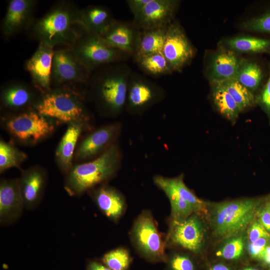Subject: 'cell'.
<instances>
[{"instance_id":"cell-1","label":"cell","mask_w":270,"mask_h":270,"mask_svg":"<svg viewBox=\"0 0 270 270\" xmlns=\"http://www.w3.org/2000/svg\"><path fill=\"white\" fill-rule=\"evenodd\" d=\"M80 10L70 0H60L36 20L28 34L32 38L51 48L71 46L87 30L80 20Z\"/></svg>"},{"instance_id":"cell-2","label":"cell","mask_w":270,"mask_h":270,"mask_svg":"<svg viewBox=\"0 0 270 270\" xmlns=\"http://www.w3.org/2000/svg\"><path fill=\"white\" fill-rule=\"evenodd\" d=\"M132 72L126 64L117 62L102 66L92 72L88 85L102 114L115 116L125 107Z\"/></svg>"},{"instance_id":"cell-3","label":"cell","mask_w":270,"mask_h":270,"mask_svg":"<svg viewBox=\"0 0 270 270\" xmlns=\"http://www.w3.org/2000/svg\"><path fill=\"white\" fill-rule=\"evenodd\" d=\"M120 152L114 143L96 158L73 166L66 174L64 188L69 195L79 196L105 184L116 174Z\"/></svg>"},{"instance_id":"cell-4","label":"cell","mask_w":270,"mask_h":270,"mask_svg":"<svg viewBox=\"0 0 270 270\" xmlns=\"http://www.w3.org/2000/svg\"><path fill=\"white\" fill-rule=\"evenodd\" d=\"M34 109L55 124L89 122L90 118L84 94L74 86L52 88L42 94Z\"/></svg>"},{"instance_id":"cell-5","label":"cell","mask_w":270,"mask_h":270,"mask_svg":"<svg viewBox=\"0 0 270 270\" xmlns=\"http://www.w3.org/2000/svg\"><path fill=\"white\" fill-rule=\"evenodd\" d=\"M264 201L246 198L214 204L210 213L214 233L226 238L242 232L256 218Z\"/></svg>"},{"instance_id":"cell-6","label":"cell","mask_w":270,"mask_h":270,"mask_svg":"<svg viewBox=\"0 0 270 270\" xmlns=\"http://www.w3.org/2000/svg\"><path fill=\"white\" fill-rule=\"evenodd\" d=\"M2 128L14 141L33 146L46 138L55 128V124L34 109L16 114H6L2 118Z\"/></svg>"},{"instance_id":"cell-7","label":"cell","mask_w":270,"mask_h":270,"mask_svg":"<svg viewBox=\"0 0 270 270\" xmlns=\"http://www.w3.org/2000/svg\"><path fill=\"white\" fill-rule=\"evenodd\" d=\"M68 48L91 74L102 66L123 62L132 57L125 52L109 46L100 36L88 31Z\"/></svg>"},{"instance_id":"cell-8","label":"cell","mask_w":270,"mask_h":270,"mask_svg":"<svg viewBox=\"0 0 270 270\" xmlns=\"http://www.w3.org/2000/svg\"><path fill=\"white\" fill-rule=\"evenodd\" d=\"M130 236L134 248L142 258L152 263L166 262L165 242L150 211L144 210L138 216Z\"/></svg>"},{"instance_id":"cell-9","label":"cell","mask_w":270,"mask_h":270,"mask_svg":"<svg viewBox=\"0 0 270 270\" xmlns=\"http://www.w3.org/2000/svg\"><path fill=\"white\" fill-rule=\"evenodd\" d=\"M91 73L73 55L69 48L54 50L52 61L51 87L88 85Z\"/></svg>"},{"instance_id":"cell-10","label":"cell","mask_w":270,"mask_h":270,"mask_svg":"<svg viewBox=\"0 0 270 270\" xmlns=\"http://www.w3.org/2000/svg\"><path fill=\"white\" fill-rule=\"evenodd\" d=\"M204 236L202 222L197 213L178 221H170L166 246H175L194 253L202 249Z\"/></svg>"},{"instance_id":"cell-11","label":"cell","mask_w":270,"mask_h":270,"mask_svg":"<svg viewBox=\"0 0 270 270\" xmlns=\"http://www.w3.org/2000/svg\"><path fill=\"white\" fill-rule=\"evenodd\" d=\"M172 71L180 72L191 62L195 50L176 20L168 27L162 51Z\"/></svg>"},{"instance_id":"cell-12","label":"cell","mask_w":270,"mask_h":270,"mask_svg":"<svg viewBox=\"0 0 270 270\" xmlns=\"http://www.w3.org/2000/svg\"><path fill=\"white\" fill-rule=\"evenodd\" d=\"M162 88L144 76L132 72L128 85L125 106L130 112L139 114L161 100Z\"/></svg>"},{"instance_id":"cell-13","label":"cell","mask_w":270,"mask_h":270,"mask_svg":"<svg viewBox=\"0 0 270 270\" xmlns=\"http://www.w3.org/2000/svg\"><path fill=\"white\" fill-rule=\"evenodd\" d=\"M42 93L32 84L13 81L1 86V108L8 114L33 110Z\"/></svg>"},{"instance_id":"cell-14","label":"cell","mask_w":270,"mask_h":270,"mask_svg":"<svg viewBox=\"0 0 270 270\" xmlns=\"http://www.w3.org/2000/svg\"><path fill=\"white\" fill-rule=\"evenodd\" d=\"M36 0H10L2 20L1 32L6 38L28 30L36 20Z\"/></svg>"},{"instance_id":"cell-15","label":"cell","mask_w":270,"mask_h":270,"mask_svg":"<svg viewBox=\"0 0 270 270\" xmlns=\"http://www.w3.org/2000/svg\"><path fill=\"white\" fill-rule=\"evenodd\" d=\"M180 2L151 0L132 20L140 30L168 27L173 21Z\"/></svg>"},{"instance_id":"cell-16","label":"cell","mask_w":270,"mask_h":270,"mask_svg":"<svg viewBox=\"0 0 270 270\" xmlns=\"http://www.w3.org/2000/svg\"><path fill=\"white\" fill-rule=\"evenodd\" d=\"M120 126L113 123L101 126L90 132L78 144L74 158L82 162L102 153L114 143L118 136Z\"/></svg>"},{"instance_id":"cell-17","label":"cell","mask_w":270,"mask_h":270,"mask_svg":"<svg viewBox=\"0 0 270 270\" xmlns=\"http://www.w3.org/2000/svg\"><path fill=\"white\" fill-rule=\"evenodd\" d=\"M140 30L133 20H114L100 36L109 46L134 56L138 43Z\"/></svg>"},{"instance_id":"cell-18","label":"cell","mask_w":270,"mask_h":270,"mask_svg":"<svg viewBox=\"0 0 270 270\" xmlns=\"http://www.w3.org/2000/svg\"><path fill=\"white\" fill-rule=\"evenodd\" d=\"M54 48L42 43L38 46L26 60L25 69L29 73L32 84L42 94L51 90V72Z\"/></svg>"},{"instance_id":"cell-19","label":"cell","mask_w":270,"mask_h":270,"mask_svg":"<svg viewBox=\"0 0 270 270\" xmlns=\"http://www.w3.org/2000/svg\"><path fill=\"white\" fill-rule=\"evenodd\" d=\"M242 58L239 54L220 44L212 54L206 68L210 83L234 78Z\"/></svg>"},{"instance_id":"cell-20","label":"cell","mask_w":270,"mask_h":270,"mask_svg":"<svg viewBox=\"0 0 270 270\" xmlns=\"http://www.w3.org/2000/svg\"><path fill=\"white\" fill-rule=\"evenodd\" d=\"M24 206L18 178L1 179L0 182V222L2 225L14 222Z\"/></svg>"},{"instance_id":"cell-21","label":"cell","mask_w":270,"mask_h":270,"mask_svg":"<svg viewBox=\"0 0 270 270\" xmlns=\"http://www.w3.org/2000/svg\"><path fill=\"white\" fill-rule=\"evenodd\" d=\"M24 206L32 210L40 204L44 190L46 174L40 166H33L22 170L18 178Z\"/></svg>"},{"instance_id":"cell-22","label":"cell","mask_w":270,"mask_h":270,"mask_svg":"<svg viewBox=\"0 0 270 270\" xmlns=\"http://www.w3.org/2000/svg\"><path fill=\"white\" fill-rule=\"evenodd\" d=\"M90 126L88 122H74L68 124L55 152L56 161L62 174H66L72 168L78 139Z\"/></svg>"},{"instance_id":"cell-23","label":"cell","mask_w":270,"mask_h":270,"mask_svg":"<svg viewBox=\"0 0 270 270\" xmlns=\"http://www.w3.org/2000/svg\"><path fill=\"white\" fill-rule=\"evenodd\" d=\"M88 192L100 210L114 222H117L126 212V200L115 188L104 184Z\"/></svg>"},{"instance_id":"cell-24","label":"cell","mask_w":270,"mask_h":270,"mask_svg":"<svg viewBox=\"0 0 270 270\" xmlns=\"http://www.w3.org/2000/svg\"><path fill=\"white\" fill-rule=\"evenodd\" d=\"M80 16L86 30L100 36L115 20L108 8L98 5L80 9Z\"/></svg>"},{"instance_id":"cell-25","label":"cell","mask_w":270,"mask_h":270,"mask_svg":"<svg viewBox=\"0 0 270 270\" xmlns=\"http://www.w3.org/2000/svg\"><path fill=\"white\" fill-rule=\"evenodd\" d=\"M154 182L160 189L167 188L173 191L180 198L190 204L196 213L206 212V203L198 198L188 188L184 182L182 174L172 178L156 176L154 177Z\"/></svg>"},{"instance_id":"cell-26","label":"cell","mask_w":270,"mask_h":270,"mask_svg":"<svg viewBox=\"0 0 270 270\" xmlns=\"http://www.w3.org/2000/svg\"><path fill=\"white\" fill-rule=\"evenodd\" d=\"M220 44L238 54H270V38L239 36L227 38Z\"/></svg>"},{"instance_id":"cell-27","label":"cell","mask_w":270,"mask_h":270,"mask_svg":"<svg viewBox=\"0 0 270 270\" xmlns=\"http://www.w3.org/2000/svg\"><path fill=\"white\" fill-rule=\"evenodd\" d=\"M210 84L211 98L216 108L232 124H235L240 112L236 102L220 82Z\"/></svg>"},{"instance_id":"cell-28","label":"cell","mask_w":270,"mask_h":270,"mask_svg":"<svg viewBox=\"0 0 270 270\" xmlns=\"http://www.w3.org/2000/svg\"><path fill=\"white\" fill-rule=\"evenodd\" d=\"M168 27L140 30L134 58L143 55L162 52Z\"/></svg>"},{"instance_id":"cell-29","label":"cell","mask_w":270,"mask_h":270,"mask_svg":"<svg viewBox=\"0 0 270 270\" xmlns=\"http://www.w3.org/2000/svg\"><path fill=\"white\" fill-rule=\"evenodd\" d=\"M263 76L262 69L258 62L242 58L234 78L253 93L259 88Z\"/></svg>"},{"instance_id":"cell-30","label":"cell","mask_w":270,"mask_h":270,"mask_svg":"<svg viewBox=\"0 0 270 270\" xmlns=\"http://www.w3.org/2000/svg\"><path fill=\"white\" fill-rule=\"evenodd\" d=\"M134 60L138 67L150 76H160L172 72L162 52L143 55Z\"/></svg>"},{"instance_id":"cell-31","label":"cell","mask_w":270,"mask_h":270,"mask_svg":"<svg viewBox=\"0 0 270 270\" xmlns=\"http://www.w3.org/2000/svg\"><path fill=\"white\" fill-rule=\"evenodd\" d=\"M28 158L27 154L11 142L0 140V172L8 169L20 168L21 164Z\"/></svg>"},{"instance_id":"cell-32","label":"cell","mask_w":270,"mask_h":270,"mask_svg":"<svg viewBox=\"0 0 270 270\" xmlns=\"http://www.w3.org/2000/svg\"><path fill=\"white\" fill-rule=\"evenodd\" d=\"M228 92L238 105L240 112L256 104L255 96L235 78L220 82Z\"/></svg>"},{"instance_id":"cell-33","label":"cell","mask_w":270,"mask_h":270,"mask_svg":"<svg viewBox=\"0 0 270 270\" xmlns=\"http://www.w3.org/2000/svg\"><path fill=\"white\" fill-rule=\"evenodd\" d=\"M162 190L170 202L171 214L170 221L180 220L196 213L190 204L180 198L173 191L167 188H162Z\"/></svg>"},{"instance_id":"cell-34","label":"cell","mask_w":270,"mask_h":270,"mask_svg":"<svg viewBox=\"0 0 270 270\" xmlns=\"http://www.w3.org/2000/svg\"><path fill=\"white\" fill-rule=\"evenodd\" d=\"M132 260L129 252L123 247L108 252L102 258V263L112 270H128Z\"/></svg>"},{"instance_id":"cell-35","label":"cell","mask_w":270,"mask_h":270,"mask_svg":"<svg viewBox=\"0 0 270 270\" xmlns=\"http://www.w3.org/2000/svg\"><path fill=\"white\" fill-rule=\"evenodd\" d=\"M240 27L247 31L270 34V8L243 22Z\"/></svg>"},{"instance_id":"cell-36","label":"cell","mask_w":270,"mask_h":270,"mask_svg":"<svg viewBox=\"0 0 270 270\" xmlns=\"http://www.w3.org/2000/svg\"><path fill=\"white\" fill-rule=\"evenodd\" d=\"M244 240L242 236H236L228 240L216 253L218 256L226 260H236L242 255Z\"/></svg>"},{"instance_id":"cell-37","label":"cell","mask_w":270,"mask_h":270,"mask_svg":"<svg viewBox=\"0 0 270 270\" xmlns=\"http://www.w3.org/2000/svg\"><path fill=\"white\" fill-rule=\"evenodd\" d=\"M165 270H196L195 264L188 256L175 253L168 256Z\"/></svg>"},{"instance_id":"cell-38","label":"cell","mask_w":270,"mask_h":270,"mask_svg":"<svg viewBox=\"0 0 270 270\" xmlns=\"http://www.w3.org/2000/svg\"><path fill=\"white\" fill-rule=\"evenodd\" d=\"M256 104L266 114L270 124V64L268 79L258 94L255 96Z\"/></svg>"},{"instance_id":"cell-39","label":"cell","mask_w":270,"mask_h":270,"mask_svg":"<svg viewBox=\"0 0 270 270\" xmlns=\"http://www.w3.org/2000/svg\"><path fill=\"white\" fill-rule=\"evenodd\" d=\"M247 233L248 242H254L260 238H270V233L258 218H255L249 225Z\"/></svg>"},{"instance_id":"cell-40","label":"cell","mask_w":270,"mask_h":270,"mask_svg":"<svg viewBox=\"0 0 270 270\" xmlns=\"http://www.w3.org/2000/svg\"><path fill=\"white\" fill-rule=\"evenodd\" d=\"M270 243V238H259L252 242H248V250L250 256L258 260L266 246Z\"/></svg>"},{"instance_id":"cell-41","label":"cell","mask_w":270,"mask_h":270,"mask_svg":"<svg viewBox=\"0 0 270 270\" xmlns=\"http://www.w3.org/2000/svg\"><path fill=\"white\" fill-rule=\"evenodd\" d=\"M258 218L262 224L270 233V200L268 198L264 202L258 213Z\"/></svg>"},{"instance_id":"cell-42","label":"cell","mask_w":270,"mask_h":270,"mask_svg":"<svg viewBox=\"0 0 270 270\" xmlns=\"http://www.w3.org/2000/svg\"><path fill=\"white\" fill-rule=\"evenodd\" d=\"M151 0H127L129 9L134 17L140 14Z\"/></svg>"},{"instance_id":"cell-43","label":"cell","mask_w":270,"mask_h":270,"mask_svg":"<svg viewBox=\"0 0 270 270\" xmlns=\"http://www.w3.org/2000/svg\"><path fill=\"white\" fill-rule=\"evenodd\" d=\"M258 260L264 265L270 267V243L266 246Z\"/></svg>"},{"instance_id":"cell-44","label":"cell","mask_w":270,"mask_h":270,"mask_svg":"<svg viewBox=\"0 0 270 270\" xmlns=\"http://www.w3.org/2000/svg\"><path fill=\"white\" fill-rule=\"evenodd\" d=\"M86 270H112L102 263L96 261L90 262L86 268Z\"/></svg>"},{"instance_id":"cell-45","label":"cell","mask_w":270,"mask_h":270,"mask_svg":"<svg viewBox=\"0 0 270 270\" xmlns=\"http://www.w3.org/2000/svg\"><path fill=\"white\" fill-rule=\"evenodd\" d=\"M209 270H230L227 266L222 264H217L212 266Z\"/></svg>"},{"instance_id":"cell-46","label":"cell","mask_w":270,"mask_h":270,"mask_svg":"<svg viewBox=\"0 0 270 270\" xmlns=\"http://www.w3.org/2000/svg\"><path fill=\"white\" fill-rule=\"evenodd\" d=\"M242 270H259L256 268H246Z\"/></svg>"},{"instance_id":"cell-47","label":"cell","mask_w":270,"mask_h":270,"mask_svg":"<svg viewBox=\"0 0 270 270\" xmlns=\"http://www.w3.org/2000/svg\"><path fill=\"white\" fill-rule=\"evenodd\" d=\"M269 198H270V197Z\"/></svg>"}]
</instances>
